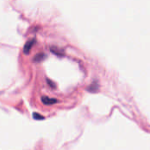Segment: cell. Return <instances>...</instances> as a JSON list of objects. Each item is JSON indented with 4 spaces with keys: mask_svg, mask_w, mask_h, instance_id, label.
<instances>
[{
    "mask_svg": "<svg viewBox=\"0 0 150 150\" xmlns=\"http://www.w3.org/2000/svg\"><path fill=\"white\" fill-rule=\"evenodd\" d=\"M99 90V85H98V83L97 80L93 81L91 83V84L87 88V91L91 93H94V92H97Z\"/></svg>",
    "mask_w": 150,
    "mask_h": 150,
    "instance_id": "obj_3",
    "label": "cell"
},
{
    "mask_svg": "<svg viewBox=\"0 0 150 150\" xmlns=\"http://www.w3.org/2000/svg\"><path fill=\"white\" fill-rule=\"evenodd\" d=\"M46 56H47V55H46L44 53H39V54H37L34 56L33 61L36 62H41L42 60H44V59L46 58Z\"/></svg>",
    "mask_w": 150,
    "mask_h": 150,
    "instance_id": "obj_4",
    "label": "cell"
},
{
    "mask_svg": "<svg viewBox=\"0 0 150 150\" xmlns=\"http://www.w3.org/2000/svg\"><path fill=\"white\" fill-rule=\"evenodd\" d=\"M51 51H52L54 54H57V55H59V56L63 55V52H61V51L59 50V48H57V47H51Z\"/></svg>",
    "mask_w": 150,
    "mask_h": 150,
    "instance_id": "obj_5",
    "label": "cell"
},
{
    "mask_svg": "<svg viewBox=\"0 0 150 150\" xmlns=\"http://www.w3.org/2000/svg\"><path fill=\"white\" fill-rule=\"evenodd\" d=\"M33 118L34 120H44V117H43L42 115L39 114L38 112H34V113L33 114Z\"/></svg>",
    "mask_w": 150,
    "mask_h": 150,
    "instance_id": "obj_6",
    "label": "cell"
},
{
    "mask_svg": "<svg viewBox=\"0 0 150 150\" xmlns=\"http://www.w3.org/2000/svg\"><path fill=\"white\" fill-rule=\"evenodd\" d=\"M41 101L44 105H52L55 103L58 102V100L56 98H48V97H46V96H43L41 98Z\"/></svg>",
    "mask_w": 150,
    "mask_h": 150,
    "instance_id": "obj_2",
    "label": "cell"
},
{
    "mask_svg": "<svg viewBox=\"0 0 150 150\" xmlns=\"http://www.w3.org/2000/svg\"><path fill=\"white\" fill-rule=\"evenodd\" d=\"M35 41H36L35 38L30 39V40H28L26 41V43H25V46H24V49H23L24 54H29V53H30V51H31L32 47H33V45L35 44Z\"/></svg>",
    "mask_w": 150,
    "mask_h": 150,
    "instance_id": "obj_1",
    "label": "cell"
}]
</instances>
